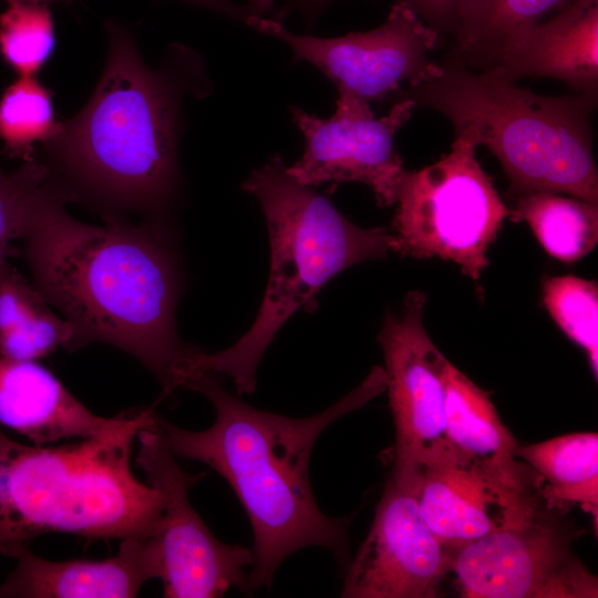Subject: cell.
I'll return each instance as SVG.
<instances>
[{
    "instance_id": "cell-1",
    "label": "cell",
    "mask_w": 598,
    "mask_h": 598,
    "mask_svg": "<svg viewBox=\"0 0 598 598\" xmlns=\"http://www.w3.org/2000/svg\"><path fill=\"white\" fill-rule=\"evenodd\" d=\"M48 182L22 236L37 289L74 326L79 347L114 346L153 372L165 394L173 392L196 349L176 333L178 277L166 229L81 223L64 209L72 196Z\"/></svg>"
},
{
    "instance_id": "cell-2",
    "label": "cell",
    "mask_w": 598,
    "mask_h": 598,
    "mask_svg": "<svg viewBox=\"0 0 598 598\" xmlns=\"http://www.w3.org/2000/svg\"><path fill=\"white\" fill-rule=\"evenodd\" d=\"M183 388L202 393L216 419L204 431H189L156 414L167 445L177 457L199 461L231 486L250 520L254 561L243 592L269 588L280 564L310 546L331 549L348 561V517H329L318 507L309 483V461L320 434L336 420L385 390V373L374 367L338 402L308 417L258 410L227 392L214 373L189 378Z\"/></svg>"
},
{
    "instance_id": "cell-3",
    "label": "cell",
    "mask_w": 598,
    "mask_h": 598,
    "mask_svg": "<svg viewBox=\"0 0 598 598\" xmlns=\"http://www.w3.org/2000/svg\"><path fill=\"white\" fill-rule=\"evenodd\" d=\"M109 53L82 110L47 143L53 159L90 196L128 208H157L177 186L182 102L204 93L199 56L174 45L159 69L142 60L131 32L106 22Z\"/></svg>"
},
{
    "instance_id": "cell-4",
    "label": "cell",
    "mask_w": 598,
    "mask_h": 598,
    "mask_svg": "<svg viewBox=\"0 0 598 598\" xmlns=\"http://www.w3.org/2000/svg\"><path fill=\"white\" fill-rule=\"evenodd\" d=\"M154 416L151 409L121 414L101 435L53 447L22 444L0 430V553L13 557L45 533L154 536L162 497L135 477L130 460Z\"/></svg>"
},
{
    "instance_id": "cell-5",
    "label": "cell",
    "mask_w": 598,
    "mask_h": 598,
    "mask_svg": "<svg viewBox=\"0 0 598 598\" xmlns=\"http://www.w3.org/2000/svg\"><path fill=\"white\" fill-rule=\"evenodd\" d=\"M399 92L398 99L442 114L454 136L488 148L516 195L551 192L598 204L591 121L597 94L542 95L457 62Z\"/></svg>"
},
{
    "instance_id": "cell-6",
    "label": "cell",
    "mask_w": 598,
    "mask_h": 598,
    "mask_svg": "<svg viewBox=\"0 0 598 598\" xmlns=\"http://www.w3.org/2000/svg\"><path fill=\"white\" fill-rule=\"evenodd\" d=\"M243 188L257 198L268 226L271 261L262 303L236 343L213 354L196 350L183 362L181 388L209 372L230 377L239 395L251 394L261 357L290 316L340 271L396 252L392 231L351 223L327 197L295 181L279 155L252 172Z\"/></svg>"
},
{
    "instance_id": "cell-7",
    "label": "cell",
    "mask_w": 598,
    "mask_h": 598,
    "mask_svg": "<svg viewBox=\"0 0 598 598\" xmlns=\"http://www.w3.org/2000/svg\"><path fill=\"white\" fill-rule=\"evenodd\" d=\"M454 137L439 161L404 172L392 234L396 252L453 261L477 283L509 209L476 159L473 142Z\"/></svg>"
},
{
    "instance_id": "cell-8",
    "label": "cell",
    "mask_w": 598,
    "mask_h": 598,
    "mask_svg": "<svg viewBox=\"0 0 598 598\" xmlns=\"http://www.w3.org/2000/svg\"><path fill=\"white\" fill-rule=\"evenodd\" d=\"M578 534L544 507L451 550L450 573L466 598H597V577L571 549Z\"/></svg>"
},
{
    "instance_id": "cell-9",
    "label": "cell",
    "mask_w": 598,
    "mask_h": 598,
    "mask_svg": "<svg viewBox=\"0 0 598 598\" xmlns=\"http://www.w3.org/2000/svg\"><path fill=\"white\" fill-rule=\"evenodd\" d=\"M137 464L162 497V517L152 536L159 559L164 597L213 598L236 587L241 591L251 567L252 550L217 539L195 512L188 488L200 476L184 472L154 421L142 429Z\"/></svg>"
},
{
    "instance_id": "cell-10",
    "label": "cell",
    "mask_w": 598,
    "mask_h": 598,
    "mask_svg": "<svg viewBox=\"0 0 598 598\" xmlns=\"http://www.w3.org/2000/svg\"><path fill=\"white\" fill-rule=\"evenodd\" d=\"M246 24L285 42L295 61L316 66L338 92L368 103L384 100L403 84L414 86L441 69L430 59L440 34L401 2L392 6L378 28L337 38L295 34L264 17H251Z\"/></svg>"
},
{
    "instance_id": "cell-11",
    "label": "cell",
    "mask_w": 598,
    "mask_h": 598,
    "mask_svg": "<svg viewBox=\"0 0 598 598\" xmlns=\"http://www.w3.org/2000/svg\"><path fill=\"white\" fill-rule=\"evenodd\" d=\"M414 107L412 100L398 99L388 114L375 117L367 101L346 91H339L336 112L328 118L292 106V121L306 145L302 157L287 166L288 173L306 186L360 182L372 189L380 206L394 205L405 172L394 136Z\"/></svg>"
},
{
    "instance_id": "cell-12",
    "label": "cell",
    "mask_w": 598,
    "mask_h": 598,
    "mask_svg": "<svg viewBox=\"0 0 598 598\" xmlns=\"http://www.w3.org/2000/svg\"><path fill=\"white\" fill-rule=\"evenodd\" d=\"M450 564L451 550L421 513L414 468L394 466L369 534L347 569L341 597H435Z\"/></svg>"
},
{
    "instance_id": "cell-13",
    "label": "cell",
    "mask_w": 598,
    "mask_h": 598,
    "mask_svg": "<svg viewBox=\"0 0 598 598\" xmlns=\"http://www.w3.org/2000/svg\"><path fill=\"white\" fill-rule=\"evenodd\" d=\"M425 301L423 291H410L401 311L385 316L378 337L395 427L394 466L416 467L448 444L445 435L448 360L425 330Z\"/></svg>"
},
{
    "instance_id": "cell-14",
    "label": "cell",
    "mask_w": 598,
    "mask_h": 598,
    "mask_svg": "<svg viewBox=\"0 0 598 598\" xmlns=\"http://www.w3.org/2000/svg\"><path fill=\"white\" fill-rule=\"evenodd\" d=\"M413 468L421 513L450 550L519 525L546 507L537 476L512 478L450 444Z\"/></svg>"
},
{
    "instance_id": "cell-15",
    "label": "cell",
    "mask_w": 598,
    "mask_h": 598,
    "mask_svg": "<svg viewBox=\"0 0 598 598\" xmlns=\"http://www.w3.org/2000/svg\"><path fill=\"white\" fill-rule=\"evenodd\" d=\"M482 70L512 81L555 79L577 93L597 94L598 0H575L551 18L509 37Z\"/></svg>"
},
{
    "instance_id": "cell-16",
    "label": "cell",
    "mask_w": 598,
    "mask_h": 598,
    "mask_svg": "<svg viewBox=\"0 0 598 598\" xmlns=\"http://www.w3.org/2000/svg\"><path fill=\"white\" fill-rule=\"evenodd\" d=\"M14 570L0 586V598H131L150 579L159 578L152 537L122 539L105 560L52 561L22 547Z\"/></svg>"
},
{
    "instance_id": "cell-17",
    "label": "cell",
    "mask_w": 598,
    "mask_h": 598,
    "mask_svg": "<svg viewBox=\"0 0 598 598\" xmlns=\"http://www.w3.org/2000/svg\"><path fill=\"white\" fill-rule=\"evenodd\" d=\"M120 417L91 412L34 360L0 355V425L24 435L34 445L97 436Z\"/></svg>"
},
{
    "instance_id": "cell-18",
    "label": "cell",
    "mask_w": 598,
    "mask_h": 598,
    "mask_svg": "<svg viewBox=\"0 0 598 598\" xmlns=\"http://www.w3.org/2000/svg\"><path fill=\"white\" fill-rule=\"evenodd\" d=\"M445 435L456 452L485 467L516 480L536 476L527 464L516 461L517 443L488 392L450 361L445 369Z\"/></svg>"
},
{
    "instance_id": "cell-19",
    "label": "cell",
    "mask_w": 598,
    "mask_h": 598,
    "mask_svg": "<svg viewBox=\"0 0 598 598\" xmlns=\"http://www.w3.org/2000/svg\"><path fill=\"white\" fill-rule=\"evenodd\" d=\"M515 456L535 472L539 494L548 509L559 512L580 505L597 517V433H570L535 444L516 445Z\"/></svg>"
},
{
    "instance_id": "cell-20",
    "label": "cell",
    "mask_w": 598,
    "mask_h": 598,
    "mask_svg": "<svg viewBox=\"0 0 598 598\" xmlns=\"http://www.w3.org/2000/svg\"><path fill=\"white\" fill-rule=\"evenodd\" d=\"M509 216L526 223L546 252L563 262L585 257L598 241V206L578 197L551 192L520 194Z\"/></svg>"
},
{
    "instance_id": "cell-21",
    "label": "cell",
    "mask_w": 598,
    "mask_h": 598,
    "mask_svg": "<svg viewBox=\"0 0 598 598\" xmlns=\"http://www.w3.org/2000/svg\"><path fill=\"white\" fill-rule=\"evenodd\" d=\"M575 0H466L454 32L456 61L483 69L509 37L544 21Z\"/></svg>"
},
{
    "instance_id": "cell-22",
    "label": "cell",
    "mask_w": 598,
    "mask_h": 598,
    "mask_svg": "<svg viewBox=\"0 0 598 598\" xmlns=\"http://www.w3.org/2000/svg\"><path fill=\"white\" fill-rule=\"evenodd\" d=\"M52 92L35 76H19L0 96V141L11 157L30 161L34 145L59 131Z\"/></svg>"
},
{
    "instance_id": "cell-23",
    "label": "cell",
    "mask_w": 598,
    "mask_h": 598,
    "mask_svg": "<svg viewBox=\"0 0 598 598\" xmlns=\"http://www.w3.org/2000/svg\"><path fill=\"white\" fill-rule=\"evenodd\" d=\"M56 45L52 13L45 3L10 1L0 14V55L19 76H35Z\"/></svg>"
},
{
    "instance_id": "cell-24",
    "label": "cell",
    "mask_w": 598,
    "mask_h": 598,
    "mask_svg": "<svg viewBox=\"0 0 598 598\" xmlns=\"http://www.w3.org/2000/svg\"><path fill=\"white\" fill-rule=\"evenodd\" d=\"M543 302L564 333L586 351L597 375V285L575 276L550 277L543 283Z\"/></svg>"
},
{
    "instance_id": "cell-25",
    "label": "cell",
    "mask_w": 598,
    "mask_h": 598,
    "mask_svg": "<svg viewBox=\"0 0 598 598\" xmlns=\"http://www.w3.org/2000/svg\"><path fill=\"white\" fill-rule=\"evenodd\" d=\"M48 181V166L33 159L10 173L0 167V267L14 255L12 243L22 238L34 198Z\"/></svg>"
},
{
    "instance_id": "cell-26",
    "label": "cell",
    "mask_w": 598,
    "mask_h": 598,
    "mask_svg": "<svg viewBox=\"0 0 598 598\" xmlns=\"http://www.w3.org/2000/svg\"><path fill=\"white\" fill-rule=\"evenodd\" d=\"M47 300L8 262L0 267V334L45 309Z\"/></svg>"
},
{
    "instance_id": "cell-27",
    "label": "cell",
    "mask_w": 598,
    "mask_h": 598,
    "mask_svg": "<svg viewBox=\"0 0 598 598\" xmlns=\"http://www.w3.org/2000/svg\"><path fill=\"white\" fill-rule=\"evenodd\" d=\"M466 0H396L409 7L424 23L454 34Z\"/></svg>"
},
{
    "instance_id": "cell-28",
    "label": "cell",
    "mask_w": 598,
    "mask_h": 598,
    "mask_svg": "<svg viewBox=\"0 0 598 598\" xmlns=\"http://www.w3.org/2000/svg\"><path fill=\"white\" fill-rule=\"evenodd\" d=\"M190 4L198 6L234 20L247 21L251 17H264L271 9L272 0H248L247 3H236L233 0H181Z\"/></svg>"
},
{
    "instance_id": "cell-29",
    "label": "cell",
    "mask_w": 598,
    "mask_h": 598,
    "mask_svg": "<svg viewBox=\"0 0 598 598\" xmlns=\"http://www.w3.org/2000/svg\"><path fill=\"white\" fill-rule=\"evenodd\" d=\"M336 0H289L288 2L300 9L309 21H312L328 4Z\"/></svg>"
},
{
    "instance_id": "cell-30",
    "label": "cell",
    "mask_w": 598,
    "mask_h": 598,
    "mask_svg": "<svg viewBox=\"0 0 598 598\" xmlns=\"http://www.w3.org/2000/svg\"><path fill=\"white\" fill-rule=\"evenodd\" d=\"M8 2L10 1H24V2H41V3H45V2H49V1H54V0H7ZM64 1H70V0H64Z\"/></svg>"
},
{
    "instance_id": "cell-31",
    "label": "cell",
    "mask_w": 598,
    "mask_h": 598,
    "mask_svg": "<svg viewBox=\"0 0 598 598\" xmlns=\"http://www.w3.org/2000/svg\"><path fill=\"white\" fill-rule=\"evenodd\" d=\"M289 1V0H288Z\"/></svg>"
}]
</instances>
